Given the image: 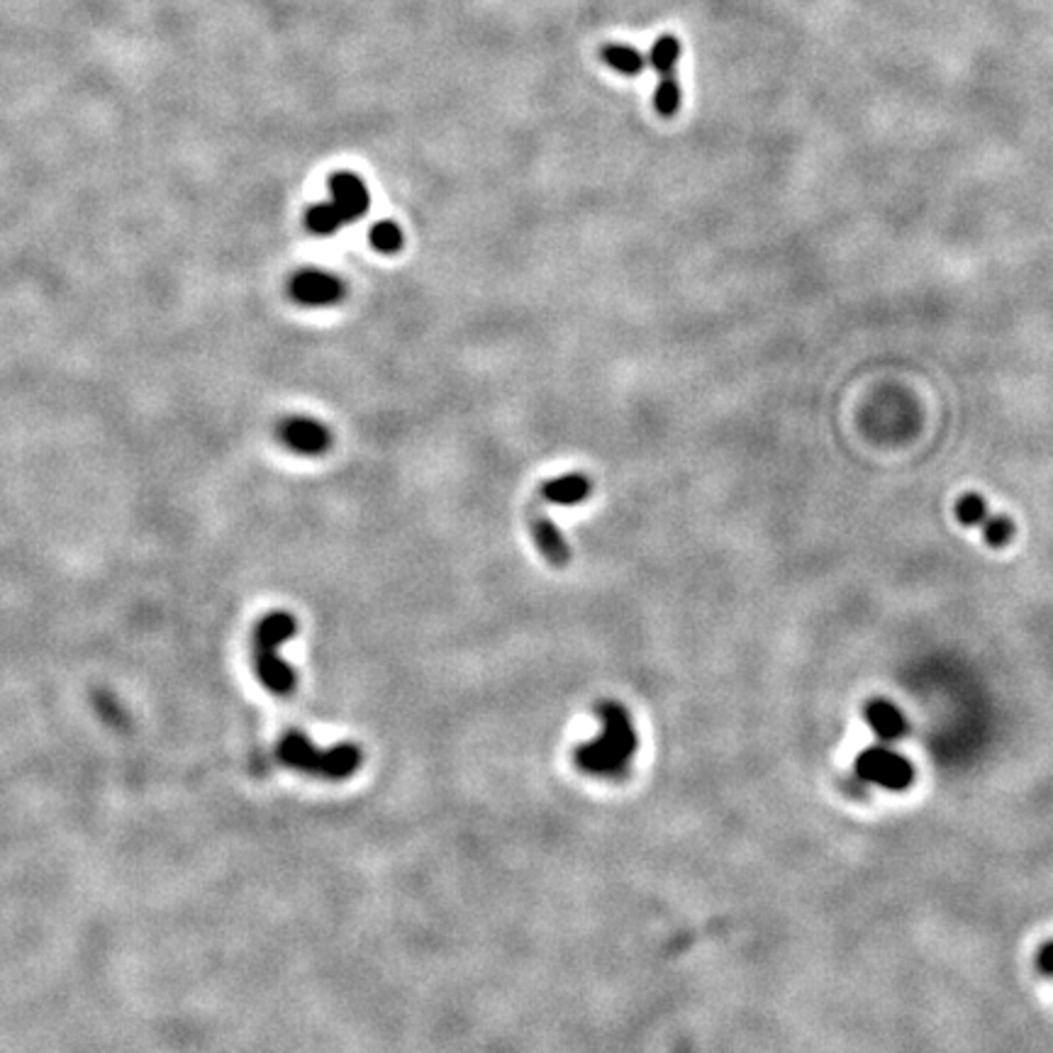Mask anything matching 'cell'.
Masks as SVG:
<instances>
[{"mask_svg":"<svg viewBox=\"0 0 1053 1053\" xmlns=\"http://www.w3.org/2000/svg\"><path fill=\"white\" fill-rule=\"evenodd\" d=\"M597 735L575 747L573 761L579 771L593 778H623L637 757L639 737L629 709L617 701H603L595 707Z\"/></svg>","mask_w":1053,"mask_h":1053,"instance_id":"obj_1","label":"cell"},{"mask_svg":"<svg viewBox=\"0 0 1053 1053\" xmlns=\"http://www.w3.org/2000/svg\"><path fill=\"white\" fill-rule=\"evenodd\" d=\"M276 759L285 769L325 781H345L361 769L363 753L351 741H341L335 747H317L303 731H288L276 744Z\"/></svg>","mask_w":1053,"mask_h":1053,"instance_id":"obj_2","label":"cell"},{"mask_svg":"<svg viewBox=\"0 0 1053 1053\" xmlns=\"http://www.w3.org/2000/svg\"><path fill=\"white\" fill-rule=\"evenodd\" d=\"M298 635V619L285 613V609H276L259 619L257 629L251 635V659L254 671L261 685L273 695H291L295 693L298 673L285 663L281 657V647L288 639Z\"/></svg>","mask_w":1053,"mask_h":1053,"instance_id":"obj_3","label":"cell"},{"mask_svg":"<svg viewBox=\"0 0 1053 1053\" xmlns=\"http://www.w3.org/2000/svg\"><path fill=\"white\" fill-rule=\"evenodd\" d=\"M856 773L861 781L881 785L885 791H905L915 781L912 763L888 747L861 751L856 757Z\"/></svg>","mask_w":1053,"mask_h":1053,"instance_id":"obj_4","label":"cell"},{"mask_svg":"<svg viewBox=\"0 0 1053 1053\" xmlns=\"http://www.w3.org/2000/svg\"><path fill=\"white\" fill-rule=\"evenodd\" d=\"M288 295L303 307H327L345 301L347 285L325 269H301L288 281Z\"/></svg>","mask_w":1053,"mask_h":1053,"instance_id":"obj_5","label":"cell"},{"mask_svg":"<svg viewBox=\"0 0 1053 1053\" xmlns=\"http://www.w3.org/2000/svg\"><path fill=\"white\" fill-rule=\"evenodd\" d=\"M956 517L963 527L981 529L985 541H988L993 549L1007 547L1017 535L1012 519H1007L1005 515H993L988 503H985L978 493H966L959 497Z\"/></svg>","mask_w":1053,"mask_h":1053,"instance_id":"obj_6","label":"cell"},{"mask_svg":"<svg viewBox=\"0 0 1053 1053\" xmlns=\"http://www.w3.org/2000/svg\"><path fill=\"white\" fill-rule=\"evenodd\" d=\"M276 435H279L285 449L301 453V457H323L332 447V432L315 417H283L279 427H276Z\"/></svg>","mask_w":1053,"mask_h":1053,"instance_id":"obj_7","label":"cell"},{"mask_svg":"<svg viewBox=\"0 0 1053 1053\" xmlns=\"http://www.w3.org/2000/svg\"><path fill=\"white\" fill-rule=\"evenodd\" d=\"M329 195L332 198L327 203L341 220V225L357 223L371 205V195L366 191L363 181L351 171H337L329 176Z\"/></svg>","mask_w":1053,"mask_h":1053,"instance_id":"obj_8","label":"cell"},{"mask_svg":"<svg viewBox=\"0 0 1053 1053\" xmlns=\"http://www.w3.org/2000/svg\"><path fill=\"white\" fill-rule=\"evenodd\" d=\"M529 531L537 541V549L553 569H567L571 563V547L569 539L561 535V529L551 523L549 515L539 509V505L529 507Z\"/></svg>","mask_w":1053,"mask_h":1053,"instance_id":"obj_9","label":"cell"},{"mask_svg":"<svg viewBox=\"0 0 1053 1053\" xmlns=\"http://www.w3.org/2000/svg\"><path fill=\"white\" fill-rule=\"evenodd\" d=\"M866 715V722L873 729V735L878 737L885 744H893V741H900L907 735V717L897 705L890 701H883V697H875L863 709Z\"/></svg>","mask_w":1053,"mask_h":1053,"instance_id":"obj_10","label":"cell"},{"mask_svg":"<svg viewBox=\"0 0 1053 1053\" xmlns=\"http://www.w3.org/2000/svg\"><path fill=\"white\" fill-rule=\"evenodd\" d=\"M593 495V481L587 479L585 473H567L559 475V479H551L547 483H541L539 488V497L545 503L553 505H579L587 497Z\"/></svg>","mask_w":1053,"mask_h":1053,"instance_id":"obj_11","label":"cell"},{"mask_svg":"<svg viewBox=\"0 0 1053 1053\" xmlns=\"http://www.w3.org/2000/svg\"><path fill=\"white\" fill-rule=\"evenodd\" d=\"M601 57L609 66V69H615V71L625 74V76H639L641 71L647 69L645 54H641L635 47H629V44L609 42L601 49Z\"/></svg>","mask_w":1053,"mask_h":1053,"instance_id":"obj_12","label":"cell"},{"mask_svg":"<svg viewBox=\"0 0 1053 1053\" xmlns=\"http://www.w3.org/2000/svg\"><path fill=\"white\" fill-rule=\"evenodd\" d=\"M369 242L376 251L385 254V257H393V254L403 249L405 237H403L401 225L393 223V220H381V223H376L371 227Z\"/></svg>","mask_w":1053,"mask_h":1053,"instance_id":"obj_13","label":"cell"},{"mask_svg":"<svg viewBox=\"0 0 1053 1053\" xmlns=\"http://www.w3.org/2000/svg\"><path fill=\"white\" fill-rule=\"evenodd\" d=\"M653 105H657L661 117H673L681 108V83L675 74H661L657 93H653Z\"/></svg>","mask_w":1053,"mask_h":1053,"instance_id":"obj_14","label":"cell"},{"mask_svg":"<svg viewBox=\"0 0 1053 1053\" xmlns=\"http://www.w3.org/2000/svg\"><path fill=\"white\" fill-rule=\"evenodd\" d=\"M679 57H681V42L673 35H661L657 42H653L649 61L661 76V74H671L675 69Z\"/></svg>","mask_w":1053,"mask_h":1053,"instance_id":"obj_15","label":"cell"},{"mask_svg":"<svg viewBox=\"0 0 1053 1053\" xmlns=\"http://www.w3.org/2000/svg\"><path fill=\"white\" fill-rule=\"evenodd\" d=\"M305 227L317 237H332L341 227V220L337 217V213L332 210L329 203H320V205L307 208Z\"/></svg>","mask_w":1053,"mask_h":1053,"instance_id":"obj_16","label":"cell"},{"mask_svg":"<svg viewBox=\"0 0 1053 1053\" xmlns=\"http://www.w3.org/2000/svg\"><path fill=\"white\" fill-rule=\"evenodd\" d=\"M1037 963H1039V971H1041V973L1053 975V941H1046V944L1039 949Z\"/></svg>","mask_w":1053,"mask_h":1053,"instance_id":"obj_17","label":"cell"}]
</instances>
